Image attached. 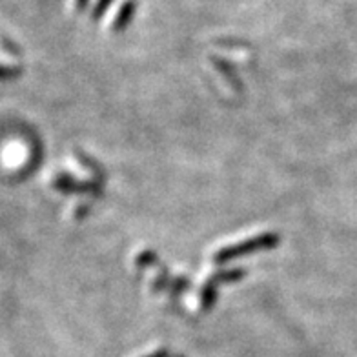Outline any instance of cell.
I'll use <instances>...</instances> for the list:
<instances>
[{
  "mask_svg": "<svg viewBox=\"0 0 357 357\" xmlns=\"http://www.w3.org/2000/svg\"><path fill=\"white\" fill-rule=\"evenodd\" d=\"M153 357H165V354H155V356Z\"/></svg>",
  "mask_w": 357,
  "mask_h": 357,
  "instance_id": "6da1fadb",
  "label": "cell"
}]
</instances>
